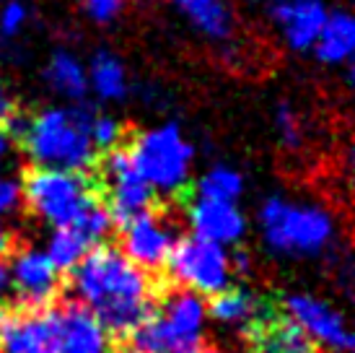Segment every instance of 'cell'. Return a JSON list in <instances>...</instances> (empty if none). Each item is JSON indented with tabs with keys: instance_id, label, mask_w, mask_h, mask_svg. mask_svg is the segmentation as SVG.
Returning a JSON list of instances; mask_svg holds the SVG:
<instances>
[{
	"instance_id": "obj_22",
	"label": "cell",
	"mask_w": 355,
	"mask_h": 353,
	"mask_svg": "<svg viewBox=\"0 0 355 353\" xmlns=\"http://www.w3.org/2000/svg\"><path fill=\"white\" fill-rule=\"evenodd\" d=\"M91 249H96V247H91V242L80 234L78 226L68 224L62 229H52L44 255L50 257V263L58 268V273H62V270H73Z\"/></svg>"
},
{
	"instance_id": "obj_33",
	"label": "cell",
	"mask_w": 355,
	"mask_h": 353,
	"mask_svg": "<svg viewBox=\"0 0 355 353\" xmlns=\"http://www.w3.org/2000/svg\"><path fill=\"white\" fill-rule=\"evenodd\" d=\"M200 353H223L220 348H205V351H200Z\"/></svg>"
},
{
	"instance_id": "obj_14",
	"label": "cell",
	"mask_w": 355,
	"mask_h": 353,
	"mask_svg": "<svg viewBox=\"0 0 355 353\" xmlns=\"http://www.w3.org/2000/svg\"><path fill=\"white\" fill-rule=\"evenodd\" d=\"M187 224L192 229V236L218 247L239 245L249 229L247 216L236 203H213L200 197H195L187 208Z\"/></svg>"
},
{
	"instance_id": "obj_20",
	"label": "cell",
	"mask_w": 355,
	"mask_h": 353,
	"mask_svg": "<svg viewBox=\"0 0 355 353\" xmlns=\"http://www.w3.org/2000/svg\"><path fill=\"white\" fill-rule=\"evenodd\" d=\"M44 81L47 86L65 101L80 104L89 97V79H86V65L80 63L78 55L70 49H58L52 52L50 63L44 68Z\"/></svg>"
},
{
	"instance_id": "obj_31",
	"label": "cell",
	"mask_w": 355,
	"mask_h": 353,
	"mask_svg": "<svg viewBox=\"0 0 355 353\" xmlns=\"http://www.w3.org/2000/svg\"><path fill=\"white\" fill-rule=\"evenodd\" d=\"M10 242H13V236H10L8 226H3V221H0V257L10 249Z\"/></svg>"
},
{
	"instance_id": "obj_16",
	"label": "cell",
	"mask_w": 355,
	"mask_h": 353,
	"mask_svg": "<svg viewBox=\"0 0 355 353\" xmlns=\"http://www.w3.org/2000/svg\"><path fill=\"white\" fill-rule=\"evenodd\" d=\"M244 333L249 353H314V345L280 314L265 312Z\"/></svg>"
},
{
	"instance_id": "obj_1",
	"label": "cell",
	"mask_w": 355,
	"mask_h": 353,
	"mask_svg": "<svg viewBox=\"0 0 355 353\" xmlns=\"http://www.w3.org/2000/svg\"><path fill=\"white\" fill-rule=\"evenodd\" d=\"M70 288L107 333L130 335L153 309L156 286L146 270L119 252L99 245L73 270Z\"/></svg>"
},
{
	"instance_id": "obj_4",
	"label": "cell",
	"mask_w": 355,
	"mask_h": 353,
	"mask_svg": "<svg viewBox=\"0 0 355 353\" xmlns=\"http://www.w3.org/2000/svg\"><path fill=\"white\" fill-rule=\"evenodd\" d=\"M205 327V299L179 288L130 333V353H200Z\"/></svg>"
},
{
	"instance_id": "obj_18",
	"label": "cell",
	"mask_w": 355,
	"mask_h": 353,
	"mask_svg": "<svg viewBox=\"0 0 355 353\" xmlns=\"http://www.w3.org/2000/svg\"><path fill=\"white\" fill-rule=\"evenodd\" d=\"M314 58L322 65L337 68V65H350V58L355 52V19L347 8H329L327 21L319 40L314 42Z\"/></svg>"
},
{
	"instance_id": "obj_32",
	"label": "cell",
	"mask_w": 355,
	"mask_h": 353,
	"mask_svg": "<svg viewBox=\"0 0 355 353\" xmlns=\"http://www.w3.org/2000/svg\"><path fill=\"white\" fill-rule=\"evenodd\" d=\"M8 156H10V140H8V136L0 130V169L6 167Z\"/></svg>"
},
{
	"instance_id": "obj_6",
	"label": "cell",
	"mask_w": 355,
	"mask_h": 353,
	"mask_svg": "<svg viewBox=\"0 0 355 353\" xmlns=\"http://www.w3.org/2000/svg\"><path fill=\"white\" fill-rule=\"evenodd\" d=\"M21 192L31 216L52 229L76 221L80 211L96 200L86 176L58 169H31L21 182Z\"/></svg>"
},
{
	"instance_id": "obj_30",
	"label": "cell",
	"mask_w": 355,
	"mask_h": 353,
	"mask_svg": "<svg viewBox=\"0 0 355 353\" xmlns=\"http://www.w3.org/2000/svg\"><path fill=\"white\" fill-rule=\"evenodd\" d=\"M10 294V278H8V265L0 263V304H3V299Z\"/></svg>"
},
{
	"instance_id": "obj_25",
	"label": "cell",
	"mask_w": 355,
	"mask_h": 353,
	"mask_svg": "<svg viewBox=\"0 0 355 353\" xmlns=\"http://www.w3.org/2000/svg\"><path fill=\"white\" fill-rule=\"evenodd\" d=\"M89 136L94 148H96V154L99 151L109 154V151H114L119 146V140L125 136V128H122V122L114 115H99V112H94L89 125Z\"/></svg>"
},
{
	"instance_id": "obj_12",
	"label": "cell",
	"mask_w": 355,
	"mask_h": 353,
	"mask_svg": "<svg viewBox=\"0 0 355 353\" xmlns=\"http://www.w3.org/2000/svg\"><path fill=\"white\" fill-rule=\"evenodd\" d=\"M10 291L24 309H44L60 291V273L40 247L19 249L8 265Z\"/></svg>"
},
{
	"instance_id": "obj_19",
	"label": "cell",
	"mask_w": 355,
	"mask_h": 353,
	"mask_svg": "<svg viewBox=\"0 0 355 353\" xmlns=\"http://www.w3.org/2000/svg\"><path fill=\"white\" fill-rule=\"evenodd\" d=\"M86 79H89V91H94L99 101L117 104L122 99H128L130 94L125 63L114 52H109V49L94 52L89 68H86Z\"/></svg>"
},
{
	"instance_id": "obj_27",
	"label": "cell",
	"mask_w": 355,
	"mask_h": 353,
	"mask_svg": "<svg viewBox=\"0 0 355 353\" xmlns=\"http://www.w3.org/2000/svg\"><path fill=\"white\" fill-rule=\"evenodd\" d=\"M125 3L128 0H80V8L94 24L107 26L119 19V13L125 10Z\"/></svg>"
},
{
	"instance_id": "obj_3",
	"label": "cell",
	"mask_w": 355,
	"mask_h": 353,
	"mask_svg": "<svg viewBox=\"0 0 355 353\" xmlns=\"http://www.w3.org/2000/svg\"><path fill=\"white\" fill-rule=\"evenodd\" d=\"M91 117H94V109L83 104L47 107L40 115H34L29 133L21 140L34 169L86 174L99 158L89 136Z\"/></svg>"
},
{
	"instance_id": "obj_29",
	"label": "cell",
	"mask_w": 355,
	"mask_h": 353,
	"mask_svg": "<svg viewBox=\"0 0 355 353\" xmlns=\"http://www.w3.org/2000/svg\"><path fill=\"white\" fill-rule=\"evenodd\" d=\"M10 112H13V99H10L8 83H6L3 73H0V122L8 117Z\"/></svg>"
},
{
	"instance_id": "obj_9",
	"label": "cell",
	"mask_w": 355,
	"mask_h": 353,
	"mask_svg": "<svg viewBox=\"0 0 355 353\" xmlns=\"http://www.w3.org/2000/svg\"><path fill=\"white\" fill-rule=\"evenodd\" d=\"M101 169H104V179L109 187V213L114 221L125 226L132 218L148 213L153 206V192L135 172L128 148L109 151L101 161Z\"/></svg>"
},
{
	"instance_id": "obj_23",
	"label": "cell",
	"mask_w": 355,
	"mask_h": 353,
	"mask_svg": "<svg viewBox=\"0 0 355 353\" xmlns=\"http://www.w3.org/2000/svg\"><path fill=\"white\" fill-rule=\"evenodd\" d=\"M200 200H213V203H239V197L244 195V176L241 172L226 164H216V167L205 169L200 174L198 185Z\"/></svg>"
},
{
	"instance_id": "obj_8",
	"label": "cell",
	"mask_w": 355,
	"mask_h": 353,
	"mask_svg": "<svg viewBox=\"0 0 355 353\" xmlns=\"http://www.w3.org/2000/svg\"><path fill=\"white\" fill-rule=\"evenodd\" d=\"M286 320L311 345H322L332 353H347L353 348V330L347 325L345 314L340 312L324 296L293 291L283 296Z\"/></svg>"
},
{
	"instance_id": "obj_5",
	"label": "cell",
	"mask_w": 355,
	"mask_h": 353,
	"mask_svg": "<svg viewBox=\"0 0 355 353\" xmlns=\"http://www.w3.org/2000/svg\"><path fill=\"white\" fill-rule=\"evenodd\" d=\"M130 161L153 195L184 192L195 167V143H189L177 122H164L132 138Z\"/></svg>"
},
{
	"instance_id": "obj_11",
	"label": "cell",
	"mask_w": 355,
	"mask_h": 353,
	"mask_svg": "<svg viewBox=\"0 0 355 353\" xmlns=\"http://www.w3.org/2000/svg\"><path fill=\"white\" fill-rule=\"evenodd\" d=\"M177 231L166 218L148 211L122 226V255L140 270H161L177 247Z\"/></svg>"
},
{
	"instance_id": "obj_26",
	"label": "cell",
	"mask_w": 355,
	"mask_h": 353,
	"mask_svg": "<svg viewBox=\"0 0 355 353\" xmlns=\"http://www.w3.org/2000/svg\"><path fill=\"white\" fill-rule=\"evenodd\" d=\"M26 24H29V6L24 0L3 3V8H0V37L13 40L26 29Z\"/></svg>"
},
{
	"instance_id": "obj_10",
	"label": "cell",
	"mask_w": 355,
	"mask_h": 353,
	"mask_svg": "<svg viewBox=\"0 0 355 353\" xmlns=\"http://www.w3.org/2000/svg\"><path fill=\"white\" fill-rule=\"evenodd\" d=\"M0 353H60L55 309L0 312Z\"/></svg>"
},
{
	"instance_id": "obj_7",
	"label": "cell",
	"mask_w": 355,
	"mask_h": 353,
	"mask_svg": "<svg viewBox=\"0 0 355 353\" xmlns=\"http://www.w3.org/2000/svg\"><path fill=\"white\" fill-rule=\"evenodd\" d=\"M166 265L171 275L184 286V291L198 296H218L226 291L234 278L226 247L210 245L198 236L177 239V247Z\"/></svg>"
},
{
	"instance_id": "obj_13",
	"label": "cell",
	"mask_w": 355,
	"mask_h": 353,
	"mask_svg": "<svg viewBox=\"0 0 355 353\" xmlns=\"http://www.w3.org/2000/svg\"><path fill=\"white\" fill-rule=\"evenodd\" d=\"M327 13L329 6L324 0H267V16L280 29L286 47L293 52H311Z\"/></svg>"
},
{
	"instance_id": "obj_2",
	"label": "cell",
	"mask_w": 355,
	"mask_h": 353,
	"mask_svg": "<svg viewBox=\"0 0 355 353\" xmlns=\"http://www.w3.org/2000/svg\"><path fill=\"white\" fill-rule=\"evenodd\" d=\"M265 247L286 260H309L324 255L337 236V218L322 203L270 195L257 213Z\"/></svg>"
},
{
	"instance_id": "obj_21",
	"label": "cell",
	"mask_w": 355,
	"mask_h": 353,
	"mask_svg": "<svg viewBox=\"0 0 355 353\" xmlns=\"http://www.w3.org/2000/svg\"><path fill=\"white\" fill-rule=\"evenodd\" d=\"M262 314H265L262 302L247 288H226L207 306V317H213L223 327H244L247 330Z\"/></svg>"
},
{
	"instance_id": "obj_28",
	"label": "cell",
	"mask_w": 355,
	"mask_h": 353,
	"mask_svg": "<svg viewBox=\"0 0 355 353\" xmlns=\"http://www.w3.org/2000/svg\"><path fill=\"white\" fill-rule=\"evenodd\" d=\"M24 206V192H21V179L13 174L0 172V218H8L19 213Z\"/></svg>"
},
{
	"instance_id": "obj_17",
	"label": "cell",
	"mask_w": 355,
	"mask_h": 353,
	"mask_svg": "<svg viewBox=\"0 0 355 353\" xmlns=\"http://www.w3.org/2000/svg\"><path fill=\"white\" fill-rule=\"evenodd\" d=\"M189 26L210 42H231L236 34V13L228 0H171Z\"/></svg>"
},
{
	"instance_id": "obj_15",
	"label": "cell",
	"mask_w": 355,
	"mask_h": 353,
	"mask_svg": "<svg viewBox=\"0 0 355 353\" xmlns=\"http://www.w3.org/2000/svg\"><path fill=\"white\" fill-rule=\"evenodd\" d=\"M55 320H58L60 353H112L109 333L78 302L58 306Z\"/></svg>"
},
{
	"instance_id": "obj_24",
	"label": "cell",
	"mask_w": 355,
	"mask_h": 353,
	"mask_svg": "<svg viewBox=\"0 0 355 353\" xmlns=\"http://www.w3.org/2000/svg\"><path fill=\"white\" fill-rule=\"evenodd\" d=\"M275 133L280 146L288 148V151H298L304 146V122L298 117V112L291 104H277L275 107Z\"/></svg>"
}]
</instances>
